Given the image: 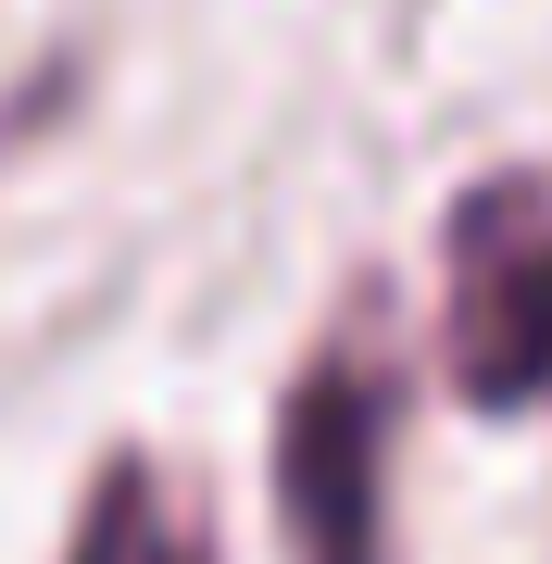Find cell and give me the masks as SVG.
<instances>
[{"label":"cell","instance_id":"277c9868","mask_svg":"<svg viewBox=\"0 0 552 564\" xmlns=\"http://www.w3.org/2000/svg\"><path fill=\"white\" fill-rule=\"evenodd\" d=\"M63 101H76V63H39V76H13V88H0V163H13L25 139H51Z\"/></svg>","mask_w":552,"mask_h":564},{"label":"cell","instance_id":"7a4b0ae2","mask_svg":"<svg viewBox=\"0 0 552 564\" xmlns=\"http://www.w3.org/2000/svg\"><path fill=\"white\" fill-rule=\"evenodd\" d=\"M440 377L465 414H552V176H477L440 239Z\"/></svg>","mask_w":552,"mask_h":564},{"label":"cell","instance_id":"6da1fadb","mask_svg":"<svg viewBox=\"0 0 552 564\" xmlns=\"http://www.w3.org/2000/svg\"><path fill=\"white\" fill-rule=\"evenodd\" d=\"M389 452H402V364H389L377 314H339L277 402L289 564H389Z\"/></svg>","mask_w":552,"mask_h":564},{"label":"cell","instance_id":"3957f363","mask_svg":"<svg viewBox=\"0 0 552 564\" xmlns=\"http://www.w3.org/2000/svg\"><path fill=\"white\" fill-rule=\"evenodd\" d=\"M63 564H214V527H202V502H188L151 452H113L101 477H88V502H76Z\"/></svg>","mask_w":552,"mask_h":564}]
</instances>
